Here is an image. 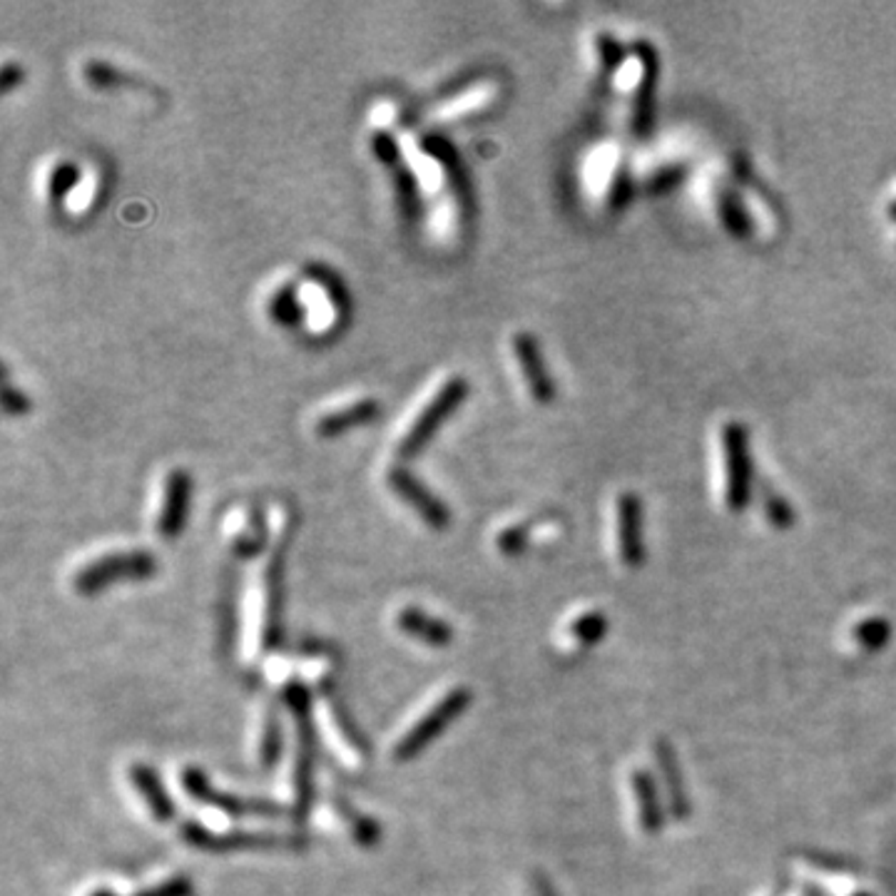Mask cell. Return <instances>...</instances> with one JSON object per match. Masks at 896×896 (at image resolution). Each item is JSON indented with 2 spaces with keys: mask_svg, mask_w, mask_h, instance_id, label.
Segmentation results:
<instances>
[{
  "mask_svg": "<svg viewBox=\"0 0 896 896\" xmlns=\"http://www.w3.org/2000/svg\"><path fill=\"white\" fill-rule=\"evenodd\" d=\"M396 625L402 627L408 637H414V640L424 643L428 647H446L454 643L451 625L444 623L441 617L428 615L426 611H421V607H414V605L404 607V611L396 615Z\"/></svg>",
  "mask_w": 896,
  "mask_h": 896,
  "instance_id": "14",
  "label": "cell"
},
{
  "mask_svg": "<svg viewBox=\"0 0 896 896\" xmlns=\"http://www.w3.org/2000/svg\"><path fill=\"white\" fill-rule=\"evenodd\" d=\"M382 414V406L374 398H362V402H354L344 408H336V411H329L319 418L314 431L322 438H334L338 434L352 431V428L372 424L374 418Z\"/></svg>",
  "mask_w": 896,
  "mask_h": 896,
  "instance_id": "16",
  "label": "cell"
},
{
  "mask_svg": "<svg viewBox=\"0 0 896 896\" xmlns=\"http://www.w3.org/2000/svg\"><path fill=\"white\" fill-rule=\"evenodd\" d=\"M525 543H528V531H525L523 525L506 528V531H501V533H498V538H496L498 551L506 553V555L521 553L523 548H525Z\"/></svg>",
  "mask_w": 896,
  "mask_h": 896,
  "instance_id": "29",
  "label": "cell"
},
{
  "mask_svg": "<svg viewBox=\"0 0 896 896\" xmlns=\"http://www.w3.org/2000/svg\"><path fill=\"white\" fill-rule=\"evenodd\" d=\"M183 786L195 802L209 804V806H215V810L232 814V816H264V820H279V816L286 814L282 804H274L267 800H252V796L217 792L215 786L209 784L207 774L202 770H197V767H187V770L183 772Z\"/></svg>",
  "mask_w": 896,
  "mask_h": 896,
  "instance_id": "6",
  "label": "cell"
},
{
  "mask_svg": "<svg viewBox=\"0 0 896 896\" xmlns=\"http://www.w3.org/2000/svg\"><path fill=\"white\" fill-rule=\"evenodd\" d=\"M189 498H192V478L185 468H175L165 478L163 491V508L157 515V533L165 541H175V538L185 531L187 513H189Z\"/></svg>",
  "mask_w": 896,
  "mask_h": 896,
  "instance_id": "12",
  "label": "cell"
},
{
  "mask_svg": "<svg viewBox=\"0 0 896 896\" xmlns=\"http://www.w3.org/2000/svg\"><path fill=\"white\" fill-rule=\"evenodd\" d=\"M284 747V730L282 722H279L277 715H267L264 730H262V742H259V762H262L264 770H272L279 762Z\"/></svg>",
  "mask_w": 896,
  "mask_h": 896,
  "instance_id": "21",
  "label": "cell"
},
{
  "mask_svg": "<svg viewBox=\"0 0 896 896\" xmlns=\"http://www.w3.org/2000/svg\"><path fill=\"white\" fill-rule=\"evenodd\" d=\"M633 53L637 60V83L633 90V133L645 137L653 129L655 119V93H657V77H660V55H657V50L647 43V40H637L633 45Z\"/></svg>",
  "mask_w": 896,
  "mask_h": 896,
  "instance_id": "9",
  "label": "cell"
},
{
  "mask_svg": "<svg viewBox=\"0 0 896 896\" xmlns=\"http://www.w3.org/2000/svg\"><path fill=\"white\" fill-rule=\"evenodd\" d=\"M595 50H597V58H601V65L605 73H615V70L623 65L625 48L617 43V38H613L611 33L595 35Z\"/></svg>",
  "mask_w": 896,
  "mask_h": 896,
  "instance_id": "25",
  "label": "cell"
},
{
  "mask_svg": "<svg viewBox=\"0 0 896 896\" xmlns=\"http://www.w3.org/2000/svg\"><path fill=\"white\" fill-rule=\"evenodd\" d=\"M886 635H889V627L879 617H872V621H864L854 627V640H859L866 650H876L882 647Z\"/></svg>",
  "mask_w": 896,
  "mask_h": 896,
  "instance_id": "27",
  "label": "cell"
},
{
  "mask_svg": "<svg viewBox=\"0 0 896 896\" xmlns=\"http://www.w3.org/2000/svg\"><path fill=\"white\" fill-rule=\"evenodd\" d=\"M511 348H513L518 366H521L523 382L528 386V392H531L533 402L541 406L553 404L555 384L551 378V372H548V366H545L543 348H541V344H538V338L528 332H518L511 338Z\"/></svg>",
  "mask_w": 896,
  "mask_h": 896,
  "instance_id": "11",
  "label": "cell"
},
{
  "mask_svg": "<svg viewBox=\"0 0 896 896\" xmlns=\"http://www.w3.org/2000/svg\"><path fill=\"white\" fill-rule=\"evenodd\" d=\"M466 396H468L466 378L463 376L448 378V382L431 396V402H428L414 418L411 428H408L402 444H398V456L411 458L421 451V448L431 441L438 428L446 424V418L466 402Z\"/></svg>",
  "mask_w": 896,
  "mask_h": 896,
  "instance_id": "5",
  "label": "cell"
},
{
  "mask_svg": "<svg viewBox=\"0 0 896 896\" xmlns=\"http://www.w3.org/2000/svg\"><path fill=\"white\" fill-rule=\"evenodd\" d=\"M183 840L202 852H242V850H277V846H299L302 836L294 834H262V832H227L217 834L197 822L183 824Z\"/></svg>",
  "mask_w": 896,
  "mask_h": 896,
  "instance_id": "7",
  "label": "cell"
},
{
  "mask_svg": "<svg viewBox=\"0 0 896 896\" xmlns=\"http://www.w3.org/2000/svg\"><path fill=\"white\" fill-rule=\"evenodd\" d=\"M157 573V561L149 551H119L80 567L73 577V587L83 595H95L117 583H139Z\"/></svg>",
  "mask_w": 896,
  "mask_h": 896,
  "instance_id": "2",
  "label": "cell"
},
{
  "mask_svg": "<svg viewBox=\"0 0 896 896\" xmlns=\"http://www.w3.org/2000/svg\"><path fill=\"white\" fill-rule=\"evenodd\" d=\"M533 889H535V896H555L553 886L548 884V879H545L543 874H535V876H533Z\"/></svg>",
  "mask_w": 896,
  "mask_h": 896,
  "instance_id": "34",
  "label": "cell"
},
{
  "mask_svg": "<svg viewBox=\"0 0 896 896\" xmlns=\"http://www.w3.org/2000/svg\"><path fill=\"white\" fill-rule=\"evenodd\" d=\"M762 508H764V515H767V521H770V525L780 528V531H782V528H790L794 523L792 508L780 493H767L764 501H762Z\"/></svg>",
  "mask_w": 896,
  "mask_h": 896,
  "instance_id": "26",
  "label": "cell"
},
{
  "mask_svg": "<svg viewBox=\"0 0 896 896\" xmlns=\"http://www.w3.org/2000/svg\"><path fill=\"white\" fill-rule=\"evenodd\" d=\"M129 782H133L135 790L143 794V800L155 822L175 820V804H173V800H169V794L163 786V782H159V777L153 767H147V764L129 767Z\"/></svg>",
  "mask_w": 896,
  "mask_h": 896,
  "instance_id": "17",
  "label": "cell"
},
{
  "mask_svg": "<svg viewBox=\"0 0 896 896\" xmlns=\"http://www.w3.org/2000/svg\"><path fill=\"white\" fill-rule=\"evenodd\" d=\"M192 882L187 876H175V879H167L163 884L149 886L145 892H137L135 896H192Z\"/></svg>",
  "mask_w": 896,
  "mask_h": 896,
  "instance_id": "28",
  "label": "cell"
},
{
  "mask_svg": "<svg viewBox=\"0 0 896 896\" xmlns=\"http://www.w3.org/2000/svg\"><path fill=\"white\" fill-rule=\"evenodd\" d=\"M23 83V67L13 65V63H6L3 65V75H0V87H3V93H10L15 85Z\"/></svg>",
  "mask_w": 896,
  "mask_h": 896,
  "instance_id": "33",
  "label": "cell"
},
{
  "mask_svg": "<svg viewBox=\"0 0 896 896\" xmlns=\"http://www.w3.org/2000/svg\"><path fill=\"white\" fill-rule=\"evenodd\" d=\"M3 411H6L8 416L25 414V411H30V398H28L23 392H18V388L6 384V392H3Z\"/></svg>",
  "mask_w": 896,
  "mask_h": 896,
  "instance_id": "30",
  "label": "cell"
},
{
  "mask_svg": "<svg viewBox=\"0 0 896 896\" xmlns=\"http://www.w3.org/2000/svg\"><path fill=\"white\" fill-rule=\"evenodd\" d=\"M715 207H717V212H720L722 227L732 237H747V235H750V217H747L740 197L727 192V189H722V192L717 195Z\"/></svg>",
  "mask_w": 896,
  "mask_h": 896,
  "instance_id": "20",
  "label": "cell"
},
{
  "mask_svg": "<svg viewBox=\"0 0 896 896\" xmlns=\"http://www.w3.org/2000/svg\"><path fill=\"white\" fill-rule=\"evenodd\" d=\"M77 179H80V175H77V167L75 165H70V163H60L55 169H53V175H50V179H48V195H50V202H60V199H63L70 189H73L75 185H77Z\"/></svg>",
  "mask_w": 896,
  "mask_h": 896,
  "instance_id": "24",
  "label": "cell"
},
{
  "mask_svg": "<svg viewBox=\"0 0 896 896\" xmlns=\"http://www.w3.org/2000/svg\"><path fill=\"white\" fill-rule=\"evenodd\" d=\"M643 501L633 491L615 498V551L625 567H640L645 561V521Z\"/></svg>",
  "mask_w": 896,
  "mask_h": 896,
  "instance_id": "8",
  "label": "cell"
},
{
  "mask_svg": "<svg viewBox=\"0 0 896 896\" xmlns=\"http://www.w3.org/2000/svg\"><path fill=\"white\" fill-rule=\"evenodd\" d=\"M372 147H374L376 157L382 159V163H386V165H394L396 159H398V147H396V143H394V139H392V135H386V133H374V137H372Z\"/></svg>",
  "mask_w": 896,
  "mask_h": 896,
  "instance_id": "31",
  "label": "cell"
},
{
  "mask_svg": "<svg viewBox=\"0 0 896 896\" xmlns=\"http://www.w3.org/2000/svg\"><path fill=\"white\" fill-rule=\"evenodd\" d=\"M332 804L334 810L338 812V816H344V822L348 824V830H352V836L356 844L362 846H374L378 840H382V826H378L374 820H368L366 814L356 812L352 804L342 796H332Z\"/></svg>",
  "mask_w": 896,
  "mask_h": 896,
  "instance_id": "19",
  "label": "cell"
},
{
  "mask_svg": "<svg viewBox=\"0 0 896 896\" xmlns=\"http://www.w3.org/2000/svg\"><path fill=\"white\" fill-rule=\"evenodd\" d=\"M284 583H282V555L274 553L272 563L267 567V611H264V647L274 650L282 645L284 625H282V605H284Z\"/></svg>",
  "mask_w": 896,
  "mask_h": 896,
  "instance_id": "15",
  "label": "cell"
},
{
  "mask_svg": "<svg viewBox=\"0 0 896 896\" xmlns=\"http://www.w3.org/2000/svg\"><path fill=\"white\" fill-rule=\"evenodd\" d=\"M653 760L657 767V774H660L657 777V784H660L665 792L667 810H670V814L677 816V820H685L687 812H690V804H687L680 764H677L673 750L665 742L653 744Z\"/></svg>",
  "mask_w": 896,
  "mask_h": 896,
  "instance_id": "13",
  "label": "cell"
},
{
  "mask_svg": "<svg viewBox=\"0 0 896 896\" xmlns=\"http://www.w3.org/2000/svg\"><path fill=\"white\" fill-rule=\"evenodd\" d=\"M468 705H471V690H466V687H456V690L444 695L441 700H438L431 710H428L421 720L398 740V744L394 747V760L408 762L421 754L438 734L446 732L448 727L466 712Z\"/></svg>",
  "mask_w": 896,
  "mask_h": 896,
  "instance_id": "4",
  "label": "cell"
},
{
  "mask_svg": "<svg viewBox=\"0 0 896 896\" xmlns=\"http://www.w3.org/2000/svg\"><path fill=\"white\" fill-rule=\"evenodd\" d=\"M85 80L93 87L97 90H115V87H129V85H137L135 77H129L123 70H117L107 63H100V60H93V63H87L83 67Z\"/></svg>",
  "mask_w": 896,
  "mask_h": 896,
  "instance_id": "22",
  "label": "cell"
},
{
  "mask_svg": "<svg viewBox=\"0 0 896 896\" xmlns=\"http://www.w3.org/2000/svg\"><path fill=\"white\" fill-rule=\"evenodd\" d=\"M87 896H117V894L110 892V889H95V892H90Z\"/></svg>",
  "mask_w": 896,
  "mask_h": 896,
  "instance_id": "35",
  "label": "cell"
},
{
  "mask_svg": "<svg viewBox=\"0 0 896 896\" xmlns=\"http://www.w3.org/2000/svg\"><path fill=\"white\" fill-rule=\"evenodd\" d=\"M886 212H889V217H892V222H896V199H894V202L889 205V209H886Z\"/></svg>",
  "mask_w": 896,
  "mask_h": 896,
  "instance_id": "36",
  "label": "cell"
},
{
  "mask_svg": "<svg viewBox=\"0 0 896 896\" xmlns=\"http://www.w3.org/2000/svg\"><path fill=\"white\" fill-rule=\"evenodd\" d=\"M722 448V501L732 513H740L752 498V461H750V431L740 421H727L720 431Z\"/></svg>",
  "mask_w": 896,
  "mask_h": 896,
  "instance_id": "3",
  "label": "cell"
},
{
  "mask_svg": "<svg viewBox=\"0 0 896 896\" xmlns=\"http://www.w3.org/2000/svg\"><path fill=\"white\" fill-rule=\"evenodd\" d=\"M284 705L296 727V764H294V812L292 820L302 822L314 802V762L316 737L312 722V695L302 683L284 687Z\"/></svg>",
  "mask_w": 896,
  "mask_h": 896,
  "instance_id": "1",
  "label": "cell"
},
{
  "mask_svg": "<svg viewBox=\"0 0 896 896\" xmlns=\"http://www.w3.org/2000/svg\"><path fill=\"white\" fill-rule=\"evenodd\" d=\"M388 488L402 498V501L411 508V511L418 513V518L428 525L434 528V531H446L448 525H451V511H448V506L441 501V498L434 496L428 488L418 481L414 473H408L406 468L396 466L388 471L386 476Z\"/></svg>",
  "mask_w": 896,
  "mask_h": 896,
  "instance_id": "10",
  "label": "cell"
},
{
  "mask_svg": "<svg viewBox=\"0 0 896 896\" xmlns=\"http://www.w3.org/2000/svg\"><path fill=\"white\" fill-rule=\"evenodd\" d=\"M631 189H633V185H631V179H627L625 169H621V175L615 173L613 192H611V207L613 209H623L627 205V199H631Z\"/></svg>",
  "mask_w": 896,
  "mask_h": 896,
  "instance_id": "32",
  "label": "cell"
},
{
  "mask_svg": "<svg viewBox=\"0 0 896 896\" xmlns=\"http://www.w3.org/2000/svg\"><path fill=\"white\" fill-rule=\"evenodd\" d=\"M605 615L603 613H583L577 615L571 625V637L581 645H595L605 633Z\"/></svg>",
  "mask_w": 896,
  "mask_h": 896,
  "instance_id": "23",
  "label": "cell"
},
{
  "mask_svg": "<svg viewBox=\"0 0 896 896\" xmlns=\"http://www.w3.org/2000/svg\"><path fill=\"white\" fill-rule=\"evenodd\" d=\"M631 792L637 812V822H640L643 832H655L663 824V806L660 796H657V782L650 774L637 770L631 774Z\"/></svg>",
  "mask_w": 896,
  "mask_h": 896,
  "instance_id": "18",
  "label": "cell"
}]
</instances>
